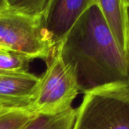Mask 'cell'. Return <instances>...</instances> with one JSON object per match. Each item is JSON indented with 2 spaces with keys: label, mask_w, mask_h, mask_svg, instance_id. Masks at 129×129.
<instances>
[{
  "label": "cell",
  "mask_w": 129,
  "mask_h": 129,
  "mask_svg": "<svg viewBox=\"0 0 129 129\" xmlns=\"http://www.w3.org/2000/svg\"><path fill=\"white\" fill-rule=\"evenodd\" d=\"M57 48L73 73L79 92L85 94L129 79L125 56L110 32L97 0Z\"/></svg>",
  "instance_id": "6da1fadb"
},
{
  "label": "cell",
  "mask_w": 129,
  "mask_h": 129,
  "mask_svg": "<svg viewBox=\"0 0 129 129\" xmlns=\"http://www.w3.org/2000/svg\"><path fill=\"white\" fill-rule=\"evenodd\" d=\"M73 129H129V79L85 94Z\"/></svg>",
  "instance_id": "7a4b0ae2"
},
{
  "label": "cell",
  "mask_w": 129,
  "mask_h": 129,
  "mask_svg": "<svg viewBox=\"0 0 129 129\" xmlns=\"http://www.w3.org/2000/svg\"><path fill=\"white\" fill-rule=\"evenodd\" d=\"M0 48L46 63L57 51L43 20L11 13L0 15Z\"/></svg>",
  "instance_id": "3957f363"
},
{
  "label": "cell",
  "mask_w": 129,
  "mask_h": 129,
  "mask_svg": "<svg viewBox=\"0 0 129 129\" xmlns=\"http://www.w3.org/2000/svg\"><path fill=\"white\" fill-rule=\"evenodd\" d=\"M28 110L36 115H56L72 107L79 90L76 78L63 63L57 48L56 54L46 63Z\"/></svg>",
  "instance_id": "277c9868"
},
{
  "label": "cell",
  "mask_w": 129,
  "mask_h": 129,
  "mask_svg": "<svg viewBox=\"0 0 129 129\" xmlns=\"http://www.w3.org/2000/svg\"><path fill=\"white\" fill-rule=\"evenodd\" d=\"M94 1H51L44 19V25L55 47H57L63 41L79 17Z\"/></svg>",
  "instance_id": "5b68a950"
},
{
  "label": "cell",
  "mask_w": 129,
  "mask_h": 129,
  "mask_svg": "<svg viewBox=\"0 0 129 129\" xmlns=\"http://www.w3.org/2000/svg\"><path fill=\"white\" fill-rule=\"evenodd\" d=\"M39 81L30 73L0 75V108L28 109Z\"/></svg>",
  "instance_id": "8992f818"
},
{
  "label": "cell",
  "mask_w": 129,
  "mask_h": 129,
  "mask_svg": "<svg viewBox=\"0 0 129 129\" xmlns=\"http://www.w3.org/2000/svg\"><path fill=\"white\" fill-rule=\"evenodd\" d=\"M105 23L120 51L126 53L128 29L125 0H97Z\"/></svg>",
  "instance_id": "52a82bcc"
},
{
  "label": "cell",
  "mask_w": 129,
  "mask_h": 129,
  "mask_svg": "<svg viewBox=\"0 0 129 129\" xmlns=\"http://www.w3.org/2000/svg\"><path fill=\"white\" fill-rule=\"evenodd\" d=\"M76 116L73 107L56 115H36L23 129H73Z\"/></svg>",
  "instance_id": "ba28073f"
},
{
  "label": "cell",
  "mask_w": 129,
  "mask_h": 129,
  "mask_svg": "<svg viewBox=\"0 0 129 129\" xmlns=\"http://www.w3.org/2000/svg\"><path fill=\"white\" fill-rule=\"evenodd\" d=\"M51 0H7L6 13L43 20Z\"/></svg>",
  "instance_id": "9c48e42d"
},
{
  "label": "cell",
  "mask_w": 129,
  "mask_h": 129,
  "mask_svg": "<svg viewBox=\"0 0 129 129\" xmlns=\"http://www.w3.org/2000/svg\"><path fill=\"white\" fill-rule=\"evenodd\" d=\"M30 60L23 55L0 48V75L29 73Z\"/></svg>",
  "instance_id": "30bf717a"
},
{
  "label": "cell",
  "mask_w": 129,
  "mask_h": 129,
  "mask_svg": "<svg viewBox=\"0 0 129 129\" xmlns=\"http://www.w3.org/2000/svg\"><path fill=\"white\" fill-rule=\"evenodd\" d=\"M36 116L28 109L0 108V129H23Z\"/></svg>",
  "instance_id": "8fae6325"
},
{
  "label": "cell",
  "mask_w": 129,
  "mask_h": 129,
  "mask_svg": "<svg viewBox=\"0 0 129 129\" xmlns=\"http://www.w3.org/2000/svg\"><path fill=\"white\" fill-rule=\"evenodd\" d=\"M125 1V6H126V16H127V29H128V39H127V47H126V53H125V58L126 62L128 64L129 69V0Z\"/></svg>",
  "instance_id": "7c38bea8"
},
{
  "label": "cell",
  "mask_w": 129,
  "mask_h": 129,
  "mask_svg": "<svg viewBox=\"0 0 129 129\" xmlns=\"http://www.w3.org/2000/svg\"><path fill=\"white\" fill-rule=\"evenodd\" d=\"M8 2L7 0H0V15L7 12Z\"/></svg>",
  "instance_id": "4fadbf2b"
}]
</instances>
